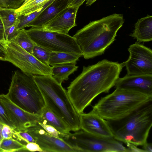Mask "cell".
Segmentation results:
<instances>
[{
    "label": "cell",
    "instance_id": "cell-23",
    "mask_svg": "<svg viewBox=\"0 0 152 152\" xmlns=\"http://www.w3.org/2000/svg\"><path fill=\"white\" fill-rule=\"evenodd\" d=\"M25 145L12 138L3 139L0 142V151H27Z\"/></svg>",
    "mask_w": 152,
    "mask_h": 152
},
{
    "label": "cell",
    "instance_id": "cell-1",
    "mask_svg": "<svg viewBox=\"0 0 152 152\" xmlns=\"http://www.w3.org/2000/svg\"><path fill=\"white\" fill-rule=\"evenodd\" d=\"M124 66L123 63L104 59L95 64L83 66L82 72L67 88L70 100L79 114L97 96L108 93L115 86Z\"/></svg>",
    "mask_w": 152,
    "mask_h": 152
},
{
    "label": "cell",
    "instance_id": "cell-32",
    "mask_svg": "<svg viewBox=\"0 0 152 152\" xmlns=\"http://www.w3.org/2000/svg\"><path fill=\"white\" fill-rule=\"evenodd\" d=\"M14 129L8 125L4 124L2 129V136L3 139L12 138Z\"/></svg>",
    "mask_w": 152,
    "mask_h": 152
},
{
    "label": "cell",
    "instance_id": "cell-14",
    "mask_svg": "<svg viewBox=\"0 0 152 152\" xmlns=\"http://www.w3.org/2000/svg\"><path fill=\"white\" fill-rule=\"evenodd\" d=\"M80 115L81 129L100 137H113L106 120L93 110L88 113L83 112Z\"/></svg>",
    "mask_w": 152,
    "mask_h": 152
},
{
    "label": "cell",
    "instance_id": "cell-27",
    "mask_svg": "<svg viewBox=\"0 0 152 152\" xmlns=\"http://www.w3.org/2000/svg\"><path fill=\"white\" fill-rule=\"evenodd\" d=\"M0 123L10 126L15 130L14 125L10 118L9 114L0 97Z\"/></svg>",
    "mask_w": 152,
    "mask_h": 152
},
{
    "label": "cell",
    "instance_id": "cell-36",
    "mask_svg": "<svg viewBox=\"0 0 152 152\" xmlns=\"http://www.w3.org/2000/svg\"><path fill=\"white\" fill-rule=\"evenodd\" d=\"M0 41L5 43L4 28L3 23L0 18Z\"/></svg>",
    "mask_w": 152,
    "mask_h": 152
},
{
    "label": "cell",
    "instance_id": "cell-19",
    "mask_svg": "<svg viewBox=\"0 0 152 152\" xmlns=\"http://www.w3.org/2000/svg\"><path fill=\"white\" fill-rule=\"evenodd\" d=\"M76 64H60L52 66L51 76L59 83H61L64 80L69 79V76L76 71L78 66Z\"/></svg>",
    "mask_w": 152,
    "mask_h": 152
},
{
    "label": "cell",
    "instance_id": "cell-11",
    "mask_svg": "<svg viewBox=\"0 0 152 152\" xmlns=\"http://www.w3.org/2000/svg\"><path fill=\"white\" fill-rule=\"evenodd\" d=\"M26 130L42 152H77L63 138L55 137L47 132L38 122Z\"/></svg>",
    "mask_w": 152,
    "mask_h": 152
},
{
    "label": "cell",
    "instance_id": "cell-9",
    "mask_svg": "<svg viewBox=\"0 0 152 152\" xmlns=\"http://www.w3.org/2000/svg\"><path fill=\"white\" fill-rule=\"evenodd\" d=\"M6 61L23 72L33 75H51L52 66L44 64L13 40L5 42Z\"/></svg>",
    "mask_w": 152,
    "mask_h": 152
},
{
    "label": "cell",
    "instance_id": "cell-12",
    "mask_svg": "<svg viewBox=\"0 0 152 152\" xmlns=\"http://www.w3.org/2000/svg\"><path fill=\"white\" fill-rule=\"evenodd\" d=\"M0 97L9 114L15 130H26L37 122L41 123V116L29 113L20 108L11 102L5 95H0Z\"/></svg>",
    "mask_w": 152,
    "mask_h": 152
},
{
    "label": "cell",
    "instance_id": "cell-7",
    "mask_svg": "<svg viewBox=\"0 0 152 152\" xmlns=\"http://www.w3.org/2000/svg\"><path fill=\"white\" fill-rule=\"evenodd\" d=\"M79 130L63 138L77 152H127L122 142L113 137H100Z\"/></svg>",
    "mask_w": 152,
    "mask_h": 152
},
{
    "label": "cell",
    "instance_id": "cell-21",
    "mask_svg": "<svg viewBox=\"0 0 152 152\" xmlns=\"http://www.w3.org/2000/svg\"><path fill=\"white\" fill-rule=\"evenodd\" d=\"M51 0H25L22 5L15 10L18 17L30 14L43 7Z\"/></svg>",
    "mask_w": 152,
    "mask_h": 152
},
{
    "label": "cell",
    "instance_id": "cell-22",
    "mask_svg": "<svg viewBox=\"0 0 152 152\" xmlns=\"http://www.w3.org/2000/svg\"><path fill=\"white\" fill-rule=\"evenodd\" d=\"M12 40L16 42L24 50L33 55V49L35 44L25 29L20 30L17 36Z\"/></svg>",
    "mask_w": 152,
    "mask_h": 152
},
{
    "label": "cell",
    "instance_id": "cell-34",
    "mask_svg": "<svg viewBox=\"0 0 152 152\" xmlns=\"http://www.w3.org/2000/svg\"><path fill=\"white\" fill-rule=\"evenodd\" d=\"M86 0H71L68 5L69 6L77 7L79 8L80 7Z\"/></svg>",
    "mask_w": 152,
    "mask_h": 152
},
{
    "label": "cell",
    "instance_id": "cell-37",
    "mask_svg": "<svg viewBox=\"0 0 152 152\" xmlns=\"http://www.w3.org/2000/svg\"><path fill=\"white\" fill-rule=\"evenodd\" d=\"M142 149L145 152H152V144L151 143L146 142L142 145Z\"/></svg>",
    "mask_w": 152,
    "mask_h": 152
},
{
    "label": "cell",
    "instance_id": "cell-39",
    "mask_svg": "<svg viewBox=\"0 0 152 152\" xmlns=\"http://www.w3.org/2000/svg\"><path fill=\"white\" fill-rule=\"evenodd\" d=\"M97 0H86V5L87 6L91 5Z\"/></svg>",
    "mask_w": 152,
    "mask_h": 152
},
{
    "label": "cell",
    "instance_id": "cell-41",
    "mask_svg": "<svg viewBox=\"0 0 152 152\" xmlns=\"http://www.w3.org/2000/svg\"><path fill=\"white\" fill-rule=\"evenodd\" d=\"M5 43L3 42L0 41V47L5 50Z\"/></svg>",
    "mask_w": 152,
    "mask_h": 152
},
{
    "label": "cell",
    "instance_id": "cell-6",
    "mask_svg": "<svg viewBox=\"0 0 152 152\" xmlns=\"http://www.w3.org/2000/svg\"><path fill=\"white\" fill-rule=\"evenodd\" d=\"M5 95L13 103L24 110L41 116L45 102L34 75L15 71L8 93Z\"/></svg>",
    "mask_w": 152,
    "mask_h": 152
},
{
    "label": "cell",
    "instance_id": "cell-8",
    "mask_svg": "<svg viewBox=\"0 0 152 152\" xmlns=\"http://www.w3.org/2000/svg\"><path fill=\"white\" fill-rule=\"evenodd\" d=\"M26 31L36 45L51 52H64L83 56L82 52L76 40L68 34L34 27Z\"/></svg>",
    "mask_w": 152,
    "mask_h": 152
},
{
    "label": "cell",
    "instance_id": "cell-31",
    "mask_svg": "<svg viewBox=\"0 0 152 152\" xmlns=\"http://www.w3.org/2000/svg\"><path fill=\"white\" fill-rule=\"evenodd\" d=\"M39 123L47 132L53 136L57 138H63L66 135L60 133L54 127L50 125Z\"/></svg>",
    "mask_w": 152,
    "mask_h": 152
},
{
    "label": "cell",
    "instance_id": "cell-15",
    "mask_svg": "<svg viewBox=\"0 0 152 152\" xmlns=\"http://www.w3.org/2000/svg\"><path fill=\"white\" fill-rule=\"evenodd\" d=\"M120 88L152 96V75H129L119 78L114 86Z\"/></svg>",
    "mask_w": 152,
    "mask_h": 152
},
{
    "label": "cell",
    "instance_id": "cell-16",
    "mask_svg": "<svg viewBox=\"0 0 152 152\" xmlns=\"http://www.w3.org/2000/svg\"><path fill=\"white\" fill-rule=\"evenodd\" d=\"M71 0H54L45 8L28 27L41 28L62 10L67 7Z\"/></svg>",
    "mask_w": 152,
    "mask_h": 152
},
{
    "label": "cell",
    "instance_id": "cell-20",
    "mask_svg": "<svg viewBox=\"0 0 152 152\" xmlns=\"http://www.w3.org/2000/svg\"><path fill=\"white\" fill-rule=\"evenodd\" d=\"M82 56L79 54L64 52H51L48 64L53 66L60 64H76Z\"/></svg>",
    "mask_w": 152,
    "mask_h": 152
},
{
    "label": "cell",
    "instance_id": "cell-18",
    "mask_svg": "<svg viewBox=\"0 0 152 152\" xmlns=\"http://www.w3.org/2000/svg\"><path fill=\"white\" fill-rule=\"evenodd\" d=\"M41 117V123L50 125L64 135L70 133L68 126L45 106L42 110Z\"/></svg>",
    "mask_w": 152,
    "mask_h": 152
},
{
    "label": "cell",
    "instance_id": "cell-35",
    "mask_svg": "<svg viewBox=\"0 0 152 152\" xmlns=\"http://www.w3.org/2000/svg\"><path fill=\"white\" fill-rule=\"evenodd\" d=\"M126 145L127 152H145L143 149H140L132 144H128Z\"/></svg>",
    "mask_w": 152,
    "mask_h": 152
},
{
    "label": "cell",
    "instance_id": "cell-29",
    "mask_svg": "<svg viewBox=\"0 0 152 152\" xmlns=\"http://www.w3.org/2000/svg\"><path fill=\"white\" fill-rule=\"evenodd\" d=\"M18 23V21L15 24L4 29V38L6 42L11 41L19 33L20 30H18L17 28Z\"/></svg>",
    "mask_w": 152,
    "mask_h": 152
},
{
    "label": "cell",
    "instance_id": "cell-2",
    "mask_svg": "<svg viewBox=\"0 0 152 152\" xmlns=\"http://www.w3.org/2000/svg\"><path fill=\"white\" fill-rule=\"evenodd\" d=\"M124 22L123 15L114 13L90 22L77 31L73 37L84 58L88 59L103 54L115 40Z\"/></svg>",
    "mask_w": 152,
    "mask_h": 152
},
{
    "label": "cell",
    "instance_id": "cell-24",
    "mask_svg": "<svg viewBox=\"0 0 152 152\" xmlns=\"http://www.w3.org/2000/svg\"><path fill=\"white\" fill-rule=\"evenodd\" d=\"M16 9L0 7V18L4 25V29L18 21Z\"/></svg>",
    "mask_w": 152,
    "mask_h": 152
},
{
    "label": "cell",
    "instance_id": "cell-33",
    "mask_svg": "<svg viewBox=\"0 0 152 152\" xmlns=\"http://www.w3.org/2000/svg\"><path fill=\"white\" fill-rule=\"evenodd\" d=\"M25 147L28 151H38L42 152V150L39 146L35 142L27 143L25 145Z\"/></svg>",
    "mask_w": 152,
    "mask_h": 152
},
{
    "label": "cell",
    "instance_id": "cell-28",
    "mask_svg": "<svg viewBox=\"0 0 152 152\" xmlns=\"http://www.w3.org/2000/svg\"><path fill=\"white\" fill-rule=\"evenodd\" d=\"M12 137L20 142L21 141L24 142L25 145L28 142H35L32 136L27 130L19 131L14 130Z\"/></svg>",
    "mask_w": 152,
    "mask_h": 152
},
{
    "label": "cell",
    "instance_id": "cell-4",
    "mask_svg": "<svg viewBox=\"0 0 152 152\" xmlns=\"http://www.w3.org/2000/svg\"><path fill=\"white\" fill-rule=\"evenodd\" d=\"M34 78L43 96L45 106L63 121L71 131L81 129L80 115L61 83L58 82L51 75H34Z\"/></svg>",
    "mask_w": 152,
    "mask_h": 152
},
{
    "label": "cell",
    "instance_id": "cell-30",
    "mask_svg": "<svg viewBox=\"0 0 152 152\" xmlns=\"http://www.w3.org/2000/svg\"><path fill=\"white\" fill-rule=\"evenodd\" d=\"M1 7L16 9L25 0H1Z\"/></svg>",
    "mask_w": 152,
    "mask_h": 152
},
{
    "label": "cell",
    "instance_id": "cell-38",
    "mask_svg": "<svg viewBox=\"0 0 152 152\" xmlns=\"http://www.w3.org/2000/svg\"><path fill=\"white\" fill-rule=\"evenodd\" d=\"M7 54L5 50L0 47V60L6 61Z\"/></svg>",
    "mask_w": 152,
    "mask_h": 152
},
{
    "label": "cell",
    "instance_id": "cell-10",
    "mask_svg": "<svg viewBox=\"0 0 152 152\" xmlns=\"http://www.w3.org/2000/svg\"><path fill=\"white\" fill-rule=\"evenodd\" d=\"M129 56L123 62L127 74L152 75V51L150 48L136 42L128 49Z\"/></svg>",
    "mask_w": 152,
    "mask_h": 152
},
{
    "label": "cell",
    "instance_id": "cell-5",
    "mask_svg": "<svg viewBox=\"0 0 152 152\" xmlns=\"http://www.w3.org/2000/svg\"><path fill=\"white\" fill-rule=\"evenodd\" d=\"M151 101L152 96L116 88L112 93L99 99L93 107L92 110L106 120H116Z\"/></svg>",
    "mask_w": 152,
    "mask_h": 152
},
{
    "label": "cell",
    "instance_id": "cell-13",
    "mask_svg": "<svg viewBox=\"0 0 152 152\" xmlns=\"http://www.w3.org/2000/svg\"><path fill=\"white\" fill-rule=\"evenodd\" d=\"M79 8L68 6L43 25V30L64 34L76 26V18Z\"/></svg>",
    "mask_w": 152,
    "mask_h": 152
},
{
    "label": "cell",
    "instance_id": "cell-26",
    "mask_svg": "<svg viewBox=\"0 0 152 152\" xmlns=\"http://www.w3.org/2000/svg\"><path fill=\"white\" fill-rule=\"evenodd\" d=\"M50 53L46 49L35 44L33 49L32 55L42 64L49 65L48 61Z\"/></svg>",
    "mask_w": 152,
    "mask_h": 152
},
{
    "label": "cell",
    "instance_id": "cell-25",
    "mask_svg": "<svg viewBox=\"0 0 152 152\" xmlns=\"http://www.w3.org/2000/svg\"><path fill=\"white\" fill-rule=\"evenodd\" d=\"M54 1L50 0L43 7L30 14L18 17V21L17 26V30H19L28 27V25L35 19L40 13Z\"/></svg>",
    "mask_w": 152,
    "mask_h": 152
},
{
    "label": "cell",
    "instance_id": "cell-3",
    "mask_svg": "<svg viewBox=\"0 0 152 152\" xmlns=\"http://www.w3.org/2000/svg\"><path fill=\"white\" fill-rule=\"evenodd\" d=\"M106 121L115 139L126 145L142 146L152 125V101L122 118Z\"/></svg>",
    "mask_w": 152,
    "mask_h": 152
},
{
    "label": "cell",
    "instance_id": "cell-17",
    "mask_svg": "<svg viewBox=\"0 0 152 152\" xmlns=\"http://www.w3.org/2000/svg\"><path fill=\"white\" fill-rule=\"evenodd\" d=\"M130 36L139 42H148L152 40V16H147L138 20L134 29Z\"/></svg>",
    "mask_w": 152,
    "mask_h": 152
},
{
    "label": "cell",
    "instance_id": "cell-40",
    "mask_svg": "<svg viewBox=\"0 0 152 152\" xmlns=\"http://www.w3.org/2000/svg\"><path fill=\"white\" fill-rule=\"evenodd\" d=\"M4 124L0 123V142H1L3 139L2 136V129Z\"/></svg>",
    "mask_w": 152,
    "mask_h": 152
}]
</instances>
